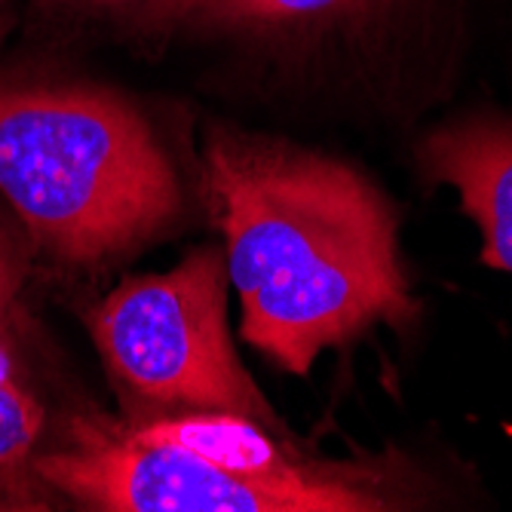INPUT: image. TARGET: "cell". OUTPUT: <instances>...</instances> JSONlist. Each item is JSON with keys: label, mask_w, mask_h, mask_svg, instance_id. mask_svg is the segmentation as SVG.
<instances>
[{"label": "cell", "mask_w": 512, "mask_h": 512, "mask_svg": "<svg viewBox=\"0 0 512 512\" xmlns=\"http://www.w3.org/2000/svg\"><path fill=\"white\" fill-rule=\"evenodd\" d=\"M203 197L224 237L240 335L289 375L421 319L396 203L359 166L215 126L203 145Z\"/></svg>", "instance_id": "1"}, {"label": "cell", "mask_w": 512, "mask_h": 512, "mask_svg": "<svg viewBox=\"0 0 512 512\" xmlns=\"http://www.w3.org/2000/svg\"><path fill=\"white\" fill-rule=\"evenodd\" d=\"M31 473L96 512H411L445 503V479L384 445L329 454L237 414L71 417Z\"/></svg>", "instance_id": "2"}, {"label": "cell", "mask_w": 512, "mask_h": 512, "mask_svg": "<svg viewBox=\"0 0 512 512\" xmlns=\"http://www.w3.org/2000/svg\"><path fill=\"white\" fill-rule=\"evenodd\" d=\"M0 194L34 246L65 267H105L145 249L184 209L148 120L83 86L0 89Z\"/></svg>", "instance_id": "3"}, {"label": "cell", "mask_w": 512, "mask_h": 512, "mask_svg": "<svg viewBox=\"0 0 512 512\" xmlns=\"http://www.w3.org/2000/svg\"><path fill=\"white\" fill-rule=\"evenodd\" d=\"M227 289L224 252L206 246L166 273L123 279L86 313L126 417L237 414L283 427L230 341Z\"/></svg>", "instance_id": "4"}, {"label": "cell", "mask_w": 512, "mask_h": 512, "mask_svg": "<svg viewBox=\"0 0 512 512\" xmlns=\"http://www.w3.org/2000/svg\"><path fill=\"white\" fill-rule=\"evenodd\" d=\"M414 172L457 197L479 230V261L512 276V114L485 108L436 123L414 145Z\"/></svg>", "instance_id": "5"}, {"label": "cell", "mask_w": 512, "mask_h": 512, "mask_svg": "<svg viewBox=\"0 0 512 512\" xmlns=\"http://www.w3.org/2000/svg\"><path fill=\"white\" fill-rule=\"evenodd\" d=\"M427 0H209L188 31L289 59L371 56L396 16Z\"/></svg>", "instance_id": "6"}, {"label": "cell", "mask_w": 512, "mask_h": 512, "mask_svg": "<svg viewBox=\"0 0 512 512\" xmlns=\"http://www.w3.org/2000/svg\"><path fill=\"white\" fill-rule=\"evenodd\" d=\"M209 0H31L34 25L53 37L157 50L188 31Z\"/></svg>", "instance_id": "7"}, {"label": "cell", "mask_w": 512, "mask_h": 512, "mask_svg": "<svg viewBox=\"0 0 512 512\" xmlns=\"http://www.w3.org/2000/svg\"><path fill=\"white\" fill-rule=\"evenodd\" d=\"M43 430V405L19 381L10 353L0 347V470L34 454Z\"/></svg>", "instance_id": "8"}, {"label": "cell", "mask_w": 512, "mask_h": 512, "mask_svg": "<svg viewBox=\"0 0 512 512\" xmlns=\"http://www.w3.org/2000/svg\"><path fill=\"white\" fill-rule=\"evenodd\" d=\"M10 298H13V276H10V264L4 258V249H0V332H4V322H7Z\"/></svg>", "instance_id": "9"}, {"label": "cell", "mask_w": 512, "mask_h": 512, "mask_svg": "<svg viewBox=\"0 0 512 512\" xmlns=\"http://www.w3.org/2000/svg\"><path fill=\"white\" fill-rule=\"evenodd\" d=\"M13 13H16V0H0V37H4V31H7V25H10V19H13Z\"/></svg>", "instance_id": "10"}]
</instances>
